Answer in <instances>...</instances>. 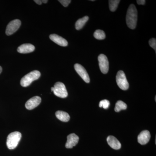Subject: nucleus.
<instances>
[{
    "label": "nucleus",
    "mask_w": 156,
    "mask_h": 156,
    "mask_svg": "<svg viewBox=\"0 0 156 156\" xmlns=\"http://www.w3.org/2000/svg\"><path fill=\"white\" fill-rule=\"evenodd\" d=\"M108 2L110 10L112 12H114L116 10L120 1L119 0H110Z\"/></svg>",
    "instance_id": "18"
},
{
    "label": "nucleus",
    "mask_w": 156,
    "mask_h": 156,
    "mask_svg": "<svg viewBox=\"0 0 156 156\" xmlns=\"http://www.w3.org/2000/svg\"><path fill=\"white\" fill-rule=\"evenodd\" d=\"M126 23L128 27L131 29L136 27L137 20V11L136 7L131 4L129 6L126 14Z\"/></svg>",
    "instance_id": "1"
},
{
    "label": "nucleus",
    "mask_w": 156,
    "mask_h": 156,
    "mask_svg": "<svg viewBox=\"0 0 156 156\" xmlns=\"http://www.w3.org/2000/svg\"><path fill=\"white\" fill-rule=\"evenodd\" d=\"M21 133L18 131H15L10 133L8 135L7 140V146L10 150L14 149L17 147L21 139Z\"/></svg>",
    "instance_id": "2"
},
{
    "label": "nucleus",
    "mask_w": 156,
    "mask_h": 156,
    "mask_svg": "<svg viewBox=\"0 0 156 156\" xmlns=\"http://www.w3.org/2000/svg\"><path fill=\"white\" fill-rule=\"evenodd\" d=\"M116 80L118 86L122 90H127L129 88V83L124 72L120 70L117 73Z\"/></svg>",
    "instance_id": "4"
},
{
    "label": "nucleus",
    "mask_w": 156,
    "mask_h": 156,
    "mask_svg": "<svg viewBox=\"0 0 156 156\" xmlns=\"http://www.w3.org/2000/svg\"><path fill=\"white\" fill-rule=\"evenodd\" d=\"M34 2H35L38 5H41L42 4V1H40V0H34Z\"/></svg>",
    "instance_id": "24"
},
{
    "label": "nucleus",
    "mask_w": 156,
    "mask_h": 156,
    "mask_svg": "<svg viewBox=\"0 0 156 156\" xmlns=\"http://www.w3.org/2000/svg\"><path fill=\"white\" fill-rule=\"evenodd\" d=\"M51 41L62 47H66L68 45V42L66 39L56 34H52L50 36Z\"/></svg>",
    "instance_id": "12"
},
{
    "label": "nucleus",
    "mask_w": 156,
    "mask_h": 156,
    "mask_svg": "<svg viewBox=\"0 0 156 156\" xmlns=\"http://www.w3.org/2000/svg\"><path fill=\"white\" fill-rule=\"evenodd\" d=\"M99 66L101 71L103 74H106L109 69V62L108 59L105 55L100 54L98 57Z\"/></svg>",
    "instance_id": "7"
},
{
    "label": "nucleus",
    "mask_w": 156,
    "mask_h": 156,
    "mask_svg": "<svg viewBox=\"0 0 156 156\" xmlns=\"http://www.w3.org/2000/svg\"><path fill=\"white\" fill-rule=\"evenodd\" d=\"M35 47L30 44H25L20 45L17 48V52L20 53H28L33 52Z\"/></svg>",
    "instance_id": "13"
},
{
    "label": "nucleus",
    "mask_w": 156,
    "mask_h": 156,
    "mask_svg": "<svg viewBox=\"0 0 156 156\" xmlns=\"http://www.w3.org/2000/svg\"><path fill=\"white\" fill-rule=\"evenodd\" d=\"M21 21L18 19H15L11 21L7 26L6 34L10 36L16 32L21 25Z\"/></svg>",
    "instance_id": "6"
},
{
    "label": "nucleus",
    "mask_w": 156,
    "mask_h": 156,
    "mask_svg": "<svg viewBox=\"0 0 156 156\" xmlns=\"http://www.w3.org/2000/svg\"><path fill=\"white\" fill-rule=\"evenodd\" d=\"M110 105V102L107 99H104V100H101L99 103V106L100 108L102 107L103 108L108 109V108Z\"/></svg>",
    "instance_id": "20"
},
{
    "label": "nucleus",
    "mask_w": 156,
    "mask_h": 156,
    "mask_svg": "<svg viewBox=\"0 0 156 156\" xmlns=\"http://www.w3.org/2000/svg\"><path fill=\"white\" fill-rule=\"evenodd\" d=\"M89 17L86 16L83 17V18L78 20L76 23L75 27L76 29L77 30H80L83 28L85 24H86V23L89 20Z\"/></svg>",
    "instance_id": "16"
},
{
    "label": "nucleus",
    "mask_w": 156,
    "mask_h": 156,
    "mask_svg": "<svg viewBox=\"0 0 156 156\" xmlns=\"http://www.w3.org/2000/svg\"><path fill=\"white\" fill-rule=\"evenodd\" d=\"M58 1L65 7L68 6L69 5L71 2L70 0H59Z\"/></svg>",
    "instance_id": "22"
},
{
    "label": "nucleus",
    "mask_w": 156,
    "mask_h": 156,
    "mask_svg": "<svg viewBox=\"0 0 156 156\" xmlns=\"http://www.w3.org/2000/svg\"><path fill=\"white\" fill-rule=\"evenodd\" d=\"M41 73L37 70H34L26 75L21 79L20 85L23 87L30 86L33 81L38 80L41 76Z\"/></svg>",
    "instance_id": "3"
},
{
    "label": "nucleus",
    "mask_w": 156,
    "mask_h": 156,
    "mask_svg": "<svg viewBox=\"0 0 156 156\" xmlns=\"http://www.w3.org/2000/svg\"><path fill=\"white\" fill-rule=\"evenodd\" d=\"M74 68L78 74L86 83H89L90 82V78L89 74L83 66H82L80 64L76 63L75 64Z\"/></svg>",
    "instance_id": "8"
},
{
    "label": "nucleus",
    "mask_w": 156,
    "mask_h": 156,
    "mask_svg": "<svg viewBox=\"0 0 156 156\" xmlns=\"http://www.w3.org/2000/svg\"><path fill=\"white\" fill-rule=\"evenodd\" d=\"M107 141L108 145L112 148L115 150H119L121 148V143L114 136H109L107 138Z\"/></svg>",
    "instance_id": "14"
},
{
    "label": "nucleus",
    "mask_w": 156,
    "mask_h": 156,
    "mask_svg": "<svg viewBox=\"0 0 156 156\" xmlns=\"http://www.w3.org/2000/svg\"><path fill=\"white\" fill-rule=\"evenodd\" d=\"M151 134L147 130H144L140 132L137 137L138 142L141 145H145L149 141Z\"/></svg>",
    "instance_id": "10"
},
{
    "label": "nucleus",
    "mask_w": 156,
    "mask_h": 156,
    "mask_svg": "<svg viewBox=\"0 0 156 156\" xmlns=\"http://www.w3.org/2000/svg\"><path fill=\"white\" fill-rule=\"evenodd\" d=\"M127 108V105L122 101H118L115 106V111L118 112L122 110H126Z\"/></svg>",
    "instance_id": "17"
},
{
    "label": "nucleus",
    "mask_w": 156,
    "mask_h": 156,
    "mask_svg": "<svg viewBox=\"0 0 156 156\" xmlns=\"http://www.w3.org/2000/svg\"><path fill=\"white\" fill-rule=\"evenodd\" d=\"M53 89H54V88L52 87V88H51V91H52V92H53Z\"/></svg>",
    "instance_id": "27"
},
{
    "label": "nucleus",
    "mask_w": 156,
    "mask_h": 156,
    "mask_svg": "<svg viewBox=\"0 0 156 156\" xmlns=\"http://www.w3.org/2000/svg\"><path fill=\"white\" fill-rule=\"evenodd\" d=\"M53 93L57 97L65 98L68 96V92L66 87L63 83L57 82L54 85Z\"/></svg>",
    "instance_id": "5"
},
{
    "label": "nucleus",
    "mask_w": 156,
    "mask_h": 156,
    "mask_svg": "<svg viewBox=\"0 0 156 156\" xmlns=\"http://www.w3.org/2000/svg\"><path fill=\"white\" fill-rule=\"evenodd\" d=\"M150 46L152 48H153L156 52V40L155 38H151L150 40L149 41Z\"/></svg>",
    "instance_id": "21"
},
{
    "label": "nucleus",
    "mask_w": 156,
    "mask_h": 156,
    "mask_svg": "<svg viewBox=\"0 0 156 156\" xmlns=\"http://www.w3.org/2000/svg\"><path fill=\"white\" fill-rule=\"evenodd\" d=\"M94 37L98 40H104L105 38V34L103 30H97L94 32Z\"/></svg>",
    "instance_id": "19"
},
{
    "label": "nucleus",
    "mask_w": 156,
    "mask_h": 156,
    "mask_svg": "<svg viewBox=\"0 0 156 156\" xmlns=\"http://www.w3.org/2000/svg\"><path fill=\"white\" fill-rule=\"evenodd\" d=\"M2 67L0 66V74H1V73L2 72Z\"/></svg>",
    "instance_id": "26"
},
{
    "label": "nucleus",
    "mask_w": 156,
    "mask_h": 156,
    "mask_svg": "<svg viewBox=\"0 0 156 156\" xmlns=\"http://www.w3.org/2000/svg\"><path fill=\"white\" fill-rule=\"evenodd\" d=\"M42 3H47L48 2V0H42Z\"/></svg>",
    "instance_id": "25"
},
{
    "label": "nucleus",
    "mask_w": 156,
    "mask_h": 156,
    "mask_svg": "<svg viewBox=\"0 0 156 156\" xmlns=\"http://www.w3.org/2000/svg\"><path fill=\"white\" fill-rule=\"evenodd\" d=\"M56 118L58 120L63 122H67L70 119L69 115L66 112L62 111H58L56 112Z\"/></svg>",
    "instance_id": "15"
},
{
    "label": "nucleus",
    "mask_w": 156,
    "mask_h": 156,
    "mask_svg": "<svg viewBox=\"0 0 156 156\" xmlns=\"http://www.w3.org/2000/svg\"><path fill=\"white\" fill-rule=\"evenodd\" d=\"M67 138V142L66 144V147L67 148H72L79 142V137L74 133L69 134Z\"/></svg>",
    "instance_id": "11"
},
{
    "label": "nucleus",
    "mask_w": 156,
    "mask_h": 156,
    "mask_svg": "<svg viewBox=\"0 0 156 156\" xmlns=\"http://www.w3.org/2000/svg\"><path fill=\"white\" fill-rule=\"evenodd\" d=\"M145 0H137L136 2L139 5H144L145 4Z\"/></svg>",
    "instance_id": "23"
},
{
    "label": "nucleus",
    "mask_w": 156,
    "mask_h": 156,
    "mask_svg": "<svg viewBox=\"0 0 156 156\" xmlns=\"http://www.w3.org/2000/svg\"><path fill=\"white\" fill-rule=\"evenodd\" d=\"M41 101V98L39 96H36L29 99L25 104V107L28 110H32L38 106Z\"/></svg>",
    "instance_id": "9"
}]
</instances>
